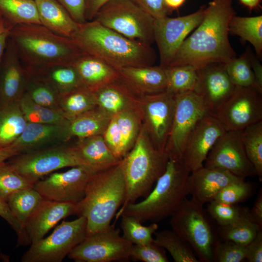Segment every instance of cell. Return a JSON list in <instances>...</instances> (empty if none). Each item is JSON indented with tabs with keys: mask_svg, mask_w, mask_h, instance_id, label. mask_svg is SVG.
<instances>
[{
	"mask_svg": "<svg viewBox=\"0 0 262 262\" xmlns=\"http://www.w3.org/2000/svg\"><path fill=\"white\" fill-rule=\"evenodd\" d=\"M107 146L116 158L121 160V140L116 117L113 116L102 135Z\"/></svg>",
	"mask_w": 262,
	"mask_h": 262,
	"instance_id": "cell-50",
	"label": "cell"
},
{
	"mask_svg": "<svg viewBox=\"0 0 262 262\" xmlns=\"http://www.w3.org/2000/svg\"><path fill=\"white\" fill-rule=\"evenodd\" d=\"M185 0H164L165 4L169 10H176L180 7Z\"/></svg>",
	"mask_w": 262,
	"mask_h": 262,
	"instance_id": "cell-60",
	"label": "cell"
},
{
	"mask_svg": "<svg viewBox=\"0 0 262 262\" xmlns=\"http://www.w3.org/2000/svg\"><path fill=\"white\" fill-rule=\"evenodd\" d=\"M209 113L201 98L193 91L175 95V108L165 148L169 159L181 161L188 137L198 121Z\"/></svg>",
	"mask_w": 262,
	"mask_h": 262,
	"instance_id": "cell-11",
	"label": "cell"
},
{
	"mask_svg": "<svg viewBox=\"0 0 262 262\" xmlns=\"http://www.w3.org/2000/svg\"><path fill=\"white\" fill-rule=\"evenodd\" d=\"M252 191L251 184L242 178L224 187L213 200L228 204H237L247 199Z\"/></svg>",
	"mask_w": 262,
	"mask_h": 262,
	"instance_id": "cell-47",
	"label": "cell"
},
{
	"mask_svg": "<svg viewBox=\"0 0 262 262\" xmlns=\"http://www.w3.org/2000/svg\"><path fill=\"white\" fill-rule=\"evenodd\" d=\"M169 158L157 149L142 126L135 143L121 160L126 184V196L121 208L146 197L165 171Z\"/></svg>",
	"mask_w": 262,
	"mask_h": 262,
	"instance_id": "cell-6",
	"label": "cell"
},
{
	"mask_svg": "<svg viewBox=\"0 0 262 262\" xmlns=\"http://www.w3.org/2000/svg\"><path fill=\"white\" fill-rule=\"evenodd\" d=\"M95 173L80 165L61 172L51 173L34 183L33 187L45 199L78 203L84 197L86 184Z\"/></svg>",
	"mask_w": 262,
	"mask_h": 262,
	"instance_id": "cell-17",
	"label": "cell"
},
{
	"mask_svg": "<svg viewBox=\"0 0 262 262\" xmlns=\"http://www.w3.org/2000/svg\"><path fill=\"white\" fill-rule=\"evenodd\" d=\"M96 106L94 92L83 85L59 95V112L69 121Z\"/></svg>",
	"mask_w": 262,
	"mask_h": 262,
	"instance_id": "cell-30",
	"label": "cell"
},
{
	"mask_svg": "<svg viewBox=\"0 0 262 262\" xmlns=\"http://www.w3.org/2000/svg\"><path fill=\"white\" fill-rule=\"evenodd\" d=\"M0 216L3 218L16 232L17 236V246L30 244L25 229L13 215L7 202L0 199Z\"/></svg>",
	"mask_w": 262,
	"mask_h": 262,
	"instance_id": "cell-51",
	"label": "cell"
},
{
	"mask_svg": "<svg viewBox=\"0 0 262 262\" xmlns=\"http://www.w3.org/2000/svg\"><path fill=\"white\" fill-rule=\"evenodd\" d=\"M236 87L226 72L225 64L211 63L197 69L193 91L201 98L209 113L214 115Z\"/></svg>",
	"mask_w": 262,
	"mask_h": 262,
	"instance_id": "cell-19",
	"label": "cell"
},
{
	"mask_svg": "<svg viewBox=\"0 0 262 262\" xmlns=\"http://www.w3.org/2000/svg\"><path fill=\"white\" fill-rule=\"evenodd\" d=\"M262 228L252 221L249 216H244L236 222L219 226V233L223 240L233 242L245 246L256 236Z\"/></svg>",
	"mask_w": 262,
	"mask_h": 262,
	"instance_id": "cell-41",
	"label": "cell"
},
{
	"mask_svg": "<svg viewBox=\"0 0 262 262\" xmlns=\"http://www.w3.org/2000/svg\"><path fill=\"white\" fill-rule=\"evenodd\" d=\"M43 199L44 197L33 187L14 193L7 203L13 215L26 230L29 220Z\"/></svg>",
	"mask_w": 262,
	"mask_h": 262,
	"instance_id": "cell-33",
	"label": "cell"
},
{
	"mask_svg": "<svg viewBox=\"0 0 262 262\" xmlns=\"http://www.w3.org/2000/svg\"><path fill=\"white\" fill-rule=\"evenodd\" d=\"M251 66L254 75L255 87L262 93V66L255 55L248 51Z\"/></svg>",
	"mask_w": 262,
	"mask_h": 262,
	"instance_id": "cell-57",
	"label": "cell"
},
{
	"mask_svg": "<svg viewBox=\"0 0 262 262\" xmlns=\"http://www.w3.org/2000/svg\"><path fill=\"white\" fill-rule=\"evenodd\" d=\"M3 15L2 14V13H1V12L0 11V23L2 20V19H3Z\"/></svg>",
	"mask_w": 262,
	"mask_h": 262,
	"instance_id": "cell-62",
	"label": "cell"
},
{
	"mask_svg": "<svg viewBox=\"0 0 262 262\" xmlns=\"http://www.w3.org/2000/svg\"><path fill=\"white\" fill-rule=\"evenodd\" d=\"M24 93L35 103L59 112L60 93L41 76L29 74Z\"/></svg>",
	"mask_w": 262,
	"mask_h": 262,
	"instance_id": "cell-37",
	"label": "cell"
},
{
	"mask_svg": "<svg viewBox=\"0 0 262 262\" xmlns=\"http://www.w3.org/2000/svg\"><path fill=\"white\" fill-rule=\"evenodd\" d=\"M111 0H85V18L87 21L93 20L98 10Z\"/></svg>",
	"mask_w": 262,
	"mask_h": 262,
	"instance_id": "cell-58",
	"label": "cell"
},
{
	"mask_svg": "<svg viewBox=\"0 0 262 262\" xmlns=\"http://www.w3.org/2000/svg\"><path fill=\"white\" fill-rule=\"evenodd\" d=\"M170 217L172 230L188 243L199 262L213 261L216 241L203 205L186 197Z\"/></svg>",
	"mask_w": 262,
	"mask_h": 262,
	"instance_id": "cell-8",
	"label": "cell"
},
{
	"mask_svg": "<svg viewBox=\"0 0 262 262\" xmlns=\"http://www.w3.org/2000/svg\"><path fill=\"white\" fill-rule=\"evenodd\" d=\"M76 213L77 203L61 202L44 198L26 226L30 245L44 238L48 232L62 219Z\"/></svg>",
	"mask_w": 262,
	"mask_h": 262,
	"instance_id": "cell-23",
	"label": "cell"
},
{
	"mask_svg": "<svg viewBox=\"0 0 262 262\" xmlns=\"http://www.w3.org/2000/svg\"><path fill=\"white\" fill-rule=\"evenodd\" d=\"M204 7L187 16L155 19L154 37L160 54V65L168 67L186 36L202 21Z\"/></svg>",
	"mask_w": 262,
	"mask_h": 262,
	"instance_id": "cell-14",
	"label": "cell"
},
{
	"mask_svg": "<svg viewBox=\"0 0 262 262\" xmlns=\"http://www.w3.org/2000/svg\"><path fill=\"white\" fill-rule=\"evenodd\" d=\"M241 3L250 10L255 9L260 6L261 0H239Z\"/></svg>",
	"mask_w": 262,
	"mask_h": 262,
	"instance_id": "cell-61",
	"label": "cell"
},
{
	"mask_svg": "<svg viewBox=\"0 0 262 262\" xmlns=\"http://www.w3.org/2000/svg\"><path fill=\"white\" fill-rule=\"evenodd\" d=\"M204 166L225 170L244 179L256 175L245 150L242 131H226L222 134L209 151Z\"/></svg>",
	"mask_w": 262,
	"mask_h": 262,
	"instance_id": "cell-16",
	"label": "cell"
},
{
	"mask_svg": "<svg viewBox=\"0 0 262 262\" xmlns=\"http://www.w3.org/2000/svg\"><path fill=\"white\" fill-rule=\"evenodd\" d=\"M242 178L225 170L203 166L189 173V195L192 199L204 205L213 200L224 187Z\"/></svg>",
	"mask_w": 262,
	"mask_h": 262,
	"instance_id": "cell-22",
	"label": "cell"
},
{
	"mask_svg": "<svg viewBox=\"0 0 262 262\" xmlns=\"http://www.w3.org/2000/svg\"><path fill=\"white\" fill-rule=\"evenodd\" d=\"M120 227L123 231L122 236L133 245H144L154 241L153 235L157 230L158 225L152 223L146 226L136 217L122 215Z\"/></svg>",
	"mask_w": 262,
	"mask_h": 262,
	"instance_id": "cell-43",
	"label": "cell"
},
{
	"mask_svg": "<svg viewBox=\"0 0 262 262\" xmlns=\"http://www.w3.org/2000/svg\"><path fill=\"white\" fill-rule=\"evenodd\" d=\"M189 173L181 161L169 159L165 171L156 181L153 190L142 201L121 208L116 217L131 215L141 223L150 221L157 223L170 217L189 195Z\"/></svg>",
	"mask_w": 262,
	"mask_h": 262,
	"instance_id": "cell-5",
	"label": "cell"
},
{
	"mask_svg": "<svg viewBox=\"0 0 262 262\" xmlns=\"http://www.w3.org/2000/svg\"><path fill=\"white\" fill-rule=\"evenodd\" d=\"M14 25L4 17L0 23V66L3 55L6 42Z\"/></svg>",
	"mask_w": 262,
	"mask_h": 262,
	"instance_id": "cell-56",
	"label": "cell"
},
{
	"mask_svg": "<svg viewBox=\"0 0 262 262\" xmlns=\"http://www.w3.org/2000/svg\"><path fill=\"white\" fill-rule=\"evenodd\" d=\"M242 139L246 156L260 181L262 180V121L242 131Z\"/></svg>",
	"mask_w": 262,
	"mask_h": 262,
	"instance_id": "cell-39",
	"label": "cell"
},
{
	"mask_svg": "<svg viewBox=\"0 0 262 262\" xmlns=\"http://www.w3.org/2000/svg\"><path fill=\"white\" fill-rule=\"evenodd\" d=\"M93 19L131 39L149 45L154 42L155 18L136 0H111Z\"/></svg>",
	"mask_w": 262,
	"mask_h": 262,
	"instance_id": "cell-7",
	"label": "cell"
},
{
	"mask_svg": "<svg viewBox=\"0 0 262 262\" xmlns=\"http://www.w3.org/2000/svg\"><path fill=\"white\" fill-rule=\"evenodd\" d=\"M125 196L126 184L121 160L91 177L83 198L77 203L76 215L86 219V236L111 225L112 219L123 205Z\"/></svg>",
	"mask_w": 262,
	"mask_h": 262,
	"instance_id": "cell-4",
	"label": "cell"
},
{
	"mask_svg": "<svg viewBox=\"0 0 262 262\" xmlns=\"http://www.w3.org/2000/svg\"><path fill=\"white\" fill-rule=\"evenodd\" d=\"M154 242L166 250L175 262H199L188 243L173 230L156 231Z\"/></svg>",
	"mask_w": 262,
	"mask_h": 262,
	"instance_id": "cell-35",
	"label": "cell"
},
{
	"mask_svg": "<svg viewBox=\"0 0 262 262\" xmlns=\"http://www.w3.org/2000/svg\"><path fill=\"white\" fill-rule=\"evenodd\" d=\"M117 70L120 75L142 97L166 91L164 68L160 66H128Z\"/></svg>",
	"mask_w": 262,
	"mask_h": 262,
	"instance_id": "cell-26",
	"label": "cell"
},
{
	"mask_svg": "<svg viewBox=\"0 0 262 262\" xmlns=\"http://www.w3.org/2000/svg\"><path fill=\"white\" fill-rule=\"evenodd\" d=\"M225 67L230 80L236 86L255 87L254 75L248 52L225 64Z\"/></svg>",
	"mask_w": 262,
	"mask_h": 262,
	"instance_id": "cell-44",
	"label": "cell"
},
{
	"mask_svg": "<svg viewBox=\"0 0 262 262\" xmlns=\"http://www.w3.org/2000/svg\"><path fill=\"white\" fill-rule=\"evenodd\" d=\"M9 37L30 75L38 74L56 66L71 65L83 53L71 38L39 24L15 25Z\"/></svg>",
	"mask_w": 262,
	"mask_h": 262,
	"instance_id": "cell-3",
	"label": "cell"
},
{
	"mask_svg": "<svg viewBox=\"0 0 262 262\" xmlns=\"http://www.w3.org/2000/svg\"><path fill=\"white\" fill-rule=\"evenodd\" d=\"M7 49L0 76V108L19 100L29 77L11 41Z\"/></svg>",
	"mask_w": 262,
	"mask_h": 262,
	"instance_id": "cell-24",
	"label": "cell"
},
{
	"mask_svg": "<svg viewBox=\"0 0 262 262\" xmlns=\"http://www.w3.org/2000/svg\"><path fill=\"white\" fill-rule=\"evenodd\" d=\"M18 102L28 123L60 124L69 122L59 111L35 103L25 93Z\"/></svg>",
	"mask_w": 262,
	"mask_h": 262,
	"instance_id": "cell-40",
	"label": "cell"
},
{
	"mask_svg": "<svg viewBox=\"0 0 262 262\" xmlns=\"http://www.w3.org/2000/svg\"><path fill=\"white\" fill-rule=\"evenodd\" d=\"M74 145L84 165L95 173L108 168L121 161L113 155L102 135L79 139Z\"/></svg>",
	"mask_w": 262,
	"mask_h": 262,
	"instance_id": "cell-27",
	"label": "cell"
},
{
	"mask_svg": "<svg viewBox=\"0 0 262 262\" xmlns=\"http://www.w3.org/2000/svg\"><path fill=\"white\" fill-rule=\"evenodd\" d=\"M97 106L112 117L125 111H142V98L120 75L94 92Z\"/></svg>",
	"mask_w": 262,
	"mask_h": 262,
	"instance_id": "cell-20",
	"label": "cell"
},
{
	"mask_svg": "<svg viewBox=\"0 0 262 262\" xmlns=\"http://www.w3.org/2000/svg\"><path fill=\"white\" fill-rule=\"evenodd\" d=\"M245 259L249 262H262V231L260 229L255 237L245 246Z\"/></svg>",
	"mask_w": 262,
	"mask_h": 262,
	"instance_id": "cell-53",
	"label": "cell"
},
{
	"mask_svg": "<svg viewBox=\"0 0 262 262\" xmlns=\"http://www.w3.org/2000/svg\"><path fill=\"white\" fill-rule=\"evenodd\" d=\"M40 24L53 33L70 38L77 30V23L56 0H34Z\"/></svg>",
	"mask_w": 262,
	"mask_h": 262,
	"instance_id": "cell-28",
	"label": "cell"
},
{
	"mask_svg": "<svg viewBox=\"0 0 262 262\" xmlns=\"http://www.w3.org/2000/svg\"><path fill=\"white\" fill-rule=\"evenodd\" d=\"M213 115L227 131H242L262 121V93L253 86H236Z\"/></svg>",
	"mask_w": 262,
	"mask_h": 262,
	"instance_id": "cell-13",
	"label": "cell"
},
{
	"mask_svg": "<svg viewBox=\"0 0 262 262\" xmlns=\"http://www.w3.org/2000/svg\"><path fill=\"white\" fill-rule=\"evenodd\" d=\"M208 213L219 226L231 224L244 216H249V209L236 204H228L213 200L208 203Z\"/></svg>",
	"mask_w": 262,
	"mask_h": 262,
	"instance_id": "cell-46",
	"label": "cell"
},
{
	"mask_svg": "<svg viewBox=\"0 0 262 262\" xmlns=\"http://www.w3.org/2000/svg\"><path fill=\"white\" fill-rule=\"evenodd\" d=\"M155 19L166 16L168 12L164 0H136Z\"/></svg>",
	"mask_w": 262,
	"mask_h": 262,
	"instance_id": "cell-54",
	"label": "cell"
},
{
	"mask_svg": "<svg viewBox=\"0 0 262 262\" xmlns=\"http://www.w3.org/2000/svg\"><path fill=\"white\" fill-rule=\"evenodd\" d=\"M235 15L232 0H213L203 18L183 42L168 66L190 65L198 69L211 63L226 64L236 57L229 38V24Z\"/></svg>",
	"mask_w": 262,
	"mask_h": 262,
	"instance_id": "cell-1",
	"label": "cell"
},
{
	"mask_svg": "<svg viewBox=\"0 0 262 262\" xmlns=\"http://www.w3.org/2000/svg\"><path fill=\"white\" fill-rule=\"evenodd\" d=\"M70 38L83 53L99 58L117 70L153 66L156 61L151 45L128 38L94 19L79 24Z\"/></svg>",
	"mask_w": 262,
	"mask_h": 262,
	"instance_id": "cell-2",
	"label": "cell"
},
{
	"mask_svg": "<svg viewBox=\"0 0 262 262\" xmlns=\"http://www.w3.org/2000/svg\"><path fill=\"white\" fill-rule=\"evenodd\" d=\"M226 131L219 120L210 113L198 121L188 137L181 161L189 173L204 166L209 151Z\"/></svg>",
	"mask_w": 262,
	"mask_h": 262,
	"instance_id": "cell-18",
	"label": "cell"
},
{
	"mask_svg": "<svg viewBox=\"0 0 262 262\" xmlns=\"http://www.w3.org/2000/svg\"><path fill=\"white\" fill-rule=\"evenodd\" d=\"M249 215L250 219L262 227V191L259 190L257 198L251 209L249 211Z\"/></svg>",
	"mask_w": 262,
	"mask_h": 262,
	"instance_id": "cell-55",
	"label": "cell"
},
{
	"mask_svg": "<svg viewBox=\"0 0 262 262\" xmlns=\"http://www.w3.org/2000/svg\"><path fill=\"white\" fill-rule=\"evenodd\" d=\"M229 33L251 43L258 57L262 56V16L242 17L233 15L229 24Z\"/></svg>",
	"mask_w": 262,
	"mask_h": 262,
	"instance_id": "cell-32",
	"label": "cell"
},
{
	"mask_svg": "<svg viewBox=\"0 0 262 262\" xmlns=\"http://www.w3.org/2000/svg\"><path fill=\"white\" fill-rule=\"evenodd\" d=\"M130 258L144 262H168L165 249L154 241L144 245H133Z\"/></svg>",
	"mask_w": 262,
	"mask_h": 262,
	"instance_id": "cell-49",
	"label": "cell"
},
{
	"mask_svg": "<svg viewBox=\"0 0 262 262\" xmlns=\"http://www.w3.org/2000/svg\"><path fill=\"white\" fill-rule=\"evenodd\" d=\"M166 91L174 95L193 91L197 80V69L190 65L164 68Z\"/></svg>",
	"mask_w": 262,
	"mask_h": 262,
	"instance_id": "cell-38",
	"label": "cell"
},
{
	"mask_svg": "<svg viewBox=\"0 0 262 262\" xmlns=\"http://www.w3.org/2000/svg\"><path fill=\"white\" fill-rule=\"evenodd\" d=\"M141 106L143 126L154 147L165 152L174 115L175 95L164 91L144 96Z\"/></svg>",
	"mask_w": 262,
	"mask_h": 262,
	"instance_id": "cell-15",
	"label": "cell"
},
{
	"mask_svg": "<svg viewBox=\"0 0 262 262\" xmlns=\"http://www.w3.org/2000/svg\"><path fill=\"white\" fill-rule=\"evenodd\" d=\"M7 162L34 184L45 176L60 169L85 166L75 145L62 143L19 154Z\"/></svg>",
	"mask_w": 262,
	"mask_h": 262,
	"instance_id": "cell-9",
	"label": "cell"
},
{
	"mask_svg": "<svg viewBox=\"0 0 262 262\" xmlns=\"http://www.w3.org/2000/svg\"><path fill=\"white\" fill-rule=\"evenodd\" d=\"M133 244L120 235L114 225L86 236L69 253L76 262H111L128 260Z\"/></svg>",
	"mask_w": 262,
	"mask_h": 262,
	"instance_id": "cell-12",
	"label": "cell"
},
{
	"mask_svg": "<svg viewBox=\"0 0 262 262\" xmlns=\"http://www.w3.org/2000/svg\"><path fill=\"white\" fill-rule=\"evenodd\" d=\"M19 154L16 149L11 146L6 147H0V164Z\"/></svg>",
	"mask_w": 262,
	"mask_h": 262,
	"instance_id": "cell-59",
	"label": "cell"
},
{
	"mask_svg": "<svg viewBox=\"0 0 262 262\" xmlns=\"http://www.w3.org/2000/svg\"><path fill=\"white\" fill-rule=\"evenodd\" d=\"M72 137L66 123H28L25 130L10 146L20 154L60 144Z\"/></svg>",
	"mask_w": 262,
	"mask_h": 262,
	"instance_id": "cell-21",
	"label": "cell"
},
{
	"mask_svg": "<svg viewBox=\"0 0 262 262\" xmlns=\"http://www.w3.org/2000/svg\"><path fill=\"white\" fill-rule=\"evenodd\" d=\"M111 118L104 111L96 106L69 121L70 135L81 139L102 135Z\"/></svg>",
	"mask_w": 262,
	"mask_h": 262,
	"instance_id": "cell-29",
	"label": "cell"
},
{
	"mask_svg": "<svg viewBox=\"0 0 262 262\" xmlns=\"http://www.w3.org/2000/svg\"><path fill=\"white\" fill-rule=\"evenodd\" d=\"M213 255L216 262H240L245 259V248L231 241H216Z\"/></svg>",
	"mask_w": 262,
	"mask_h": 262,
	"instance_id": "cell-48",
	"label": "cell"
},
{
	"mask_svg": "<svg viewBox=\"0 0 262 262\" xmlns=\"http://www.w3.org/2000/svg\"><path fill=\"white\" fill-rule=\"evenodd\" d=\"M34 184L19 174L8 162L0 164V199L6 202L14 193Z\"/></svg>",
	"mask_w": 262,
	"mask_h": 262,
	"instance_id": "cell-45",
	"label": "cell"
},
{
	"mask_svg": "<svg viewBox=\"0 0 262 262\" xmlns=\"http://www.w3.org/2000/svg\"><path fill=\"white\" fill-rule=\"evenodd\" d=\"M3 17L13 25L40 24L34 0H0Z\"/></svg>",
	"mask_w": 262,
	"mask_h": 262,
	"instance_id": "cell-34",
	"label": "cell"
},
{
	"mask_svg": "<svg viewBox=\"0 0 262 262\" xmlns=\"http://www.w3.org/2000/svg\"><path fill=\"white\" fill-rule=\"evenodd\" d=\"M36 75L44 78L60 94L82 85L78 73L71 65L54 66Z\"/></svg>",
	"mask_w": 262,
	"mask_h": 262,
	"instance_id": "cell-42",
	"label": "cell"
},
{
	"mask_svg": "<svg viewBox=\"0 0 262 262\" xmlns=\"http://www.w3.org/2000/svg\"><path fill=\"white\" fill-rule=\"evenodd\" d=\"M83 86L94 92L120 76L118 70L102 59L83 53L71 65Z\"/></svg>",
	"mask_w": 262,
	"mask_h": 262,
	"instance_id": "cell-25",
	"label": "cell"
},
{
	"mask_svg": "<svg viewBox=\"0 0 262 262\" xmlns=\"http://www.w3.org/2000/svg\"><path fill=\"white\" fill-rule=\"evenodd\" d=\"M83 216L64 221L49 236L31 244L21 258L22 262H61L86 236Z\"/></svg>",
	"mask_w": 262,
	"mask_h": 262,
	"instance_id": "cell-10",
	"label": "cell"
},
{
	"mask_svg": "<svg viewBox=\"0 0 262 262\" xmlns=\"http://www.w3.org/2000/svg\"><path fill=\"white\" fill-rule=\"evenodd\" d=\"M115 116L121 137V156L122 159L132 148L139 135L142 126V113L128 110Z\"/></svg>",
	"mask_w": 262,
	"mask_h": 262,
	"instance_id": "cell-36",
	"label": "cell"
},
{
	"mask_svg": "<svg viewBox=\"0 0 262 262\" xmlns=\"http://www.w3.org/2000/svg\"><path fill=\"white\" fill-rule=\"evenodd\" d=\"M67 11L78 24L87 21L85 18V0H56Z\"/></svg>",
	"mask_w": 262,
	"mask_h": 262,
	"instance_id": "cell-52",
	"label": "cell"
},
{
	"mask_svg": "<svg viewBox=\"0 0 262 262\" xmlns=\"http://www.w3.org/2000/svg\"><path fill=\"white\" fill-rule=\"evenodd\" d=\"M27 124L18 101L0 108V147L10 146Z\"/></svg>",
	"mask_w": 262,
	"mask_h": 262,
	"instance_id": "cell-31",
	"label": "cell"
}]
</instances>
